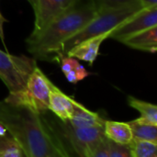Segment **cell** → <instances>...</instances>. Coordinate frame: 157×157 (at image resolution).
Segmentation results:
<instances>
[{
	"instance_id": "cell-1",
	"label": "cell",
	"mask_w": 157,
	"mask_h": 157,
	"mask_svg": "<svg viewBox=\"0 0 157 157\" xmlns=\"http://www.w3.org/2000/svg\"><path fill=\"white\" fill-rule=\"evenodd\" d=\"M0 122L25 157H55L53 131L40 114L3 101L0 102Z\"/></svg>"
},
{
	"instance_id": "cell-2",
	"label": "cell",
	"mask_w": 157,
	"mask_h": 157,
	"mask_svg": "<svg viewBox=\"0 0 157 157\" xmlns=\"http://www.w3.org/2000/svg\"><path fill=\"white\" fill-rule=\"evenodd\" d=\"M97 13L98 9L92 1L82 3L79 0L42 30L30 34L26 40L29 52L42 60H47L52 54L61 53L64 41L84 28Z\"/></svg>"
},
{
	"instance_id": "cell-3",
	"label": "cell",
	"mask_w": 157,
	"mask_h": 157,
	"mask_svg": "<svg viewBox=\"0 0 157 157\" xmlns=\"http://www.w3.org/2000/svg\"><path fill=\"white\" fill-rule=\"evenodd\" d=\"M144 9L139 0L132 5L119 8H105L98 10L97 15L77 33L69 38L62 47L61 53L66 54L78 43L97 36L109 34L125 20Z\"/></svg>"
},
{
	"instance_id": "cell-4",
	"label": "cell",
	"mask_w": 157,
	"mask_h": 157,
	"mask_svg": "<svg viewBox=\"0 0 157 157\" xmlns=\"http://www.w3.org/2000/svg\"><path fill=\"white\" fill-rule=\"evenodd\" d=\"M52 82L37 66L29 75L25 86L15 93H9L4 100L14 106L26 108L40 115L49 109V97Z\"/></svg>"
},
{
	"instance_id": "cell-5",
	"label": "cell",
	"mask_w": 157,
	"mask_h": 157,
	"mask_svg": "<svg viewBox=\"0 0 157 157\" xmlns=\"http://www.w3.org/2000/svg\"><path fill=\"white\" fill-rule=\"evenodd\" d=\"M36 67L37 62L33 58L17 56L0 50V79L9 93L21 90Z\"/></svg>"
},
{
	"instance_id": "cell-6",
	"label": "cell",
	"mask_w": 157,
	"mask_h": 157,
	"mask_svg": "<svg viewBox=\"0 0 157 157\" xmlns=\"http://www.w3.org/2000/svg\"><path fill=\"white\" fill-rule=\"evenodd\" d=\"M65 135L79 157H91L105 137L103 127L74 128L65 123Z\"/></svg>"
},
{
	"instance_id": "cell-7",
	"label": "cell",
	"mask_w": 157,
	"mask_h": 157,
	"mask_svg": "<svg viewBox=\"0 0 157 157\" xmlns=\"http://www.w3.org/2000/svg\"><path fill=\"white\" fill-rule=\"evenodd\" d=\"M157 26V6L144 8L115 28L109 38L122 41L143 30Z\"/></svg>"
},
{
	"instance_id": "cell-8",
	"label": "cell",
	"mask_w": 157,
	"mask_h": 157,
	"mask_svg": "<svg viewBox=\"0 0 157 157\" xmlns=\"http://www.w3.org/2000/svg\"><path fill=\"white\" fill-rule=\"evenodd\" d=\"M34 10L35 23L32 33L42 30L55 17L71 8L79 0H29Z\"/></svg>"
},
{
	"instance_id": "cell-9",
	"label": "cell",
	"mask_w": 157,
	"mask_h": 157,
	"mask_svg": "<svg viewBox=\"0 0 157 157\" xmlns=\"http://www.w3.org/2000/svg\"><path fill=\"white\" fill-rule=\"evenodd\" d=\"M77 101L65 95L56 86L52 84L49 97V109L64 123L70 120Z\"/></svg>"
},
{
	"instance_id": "cell-10",
	"label": "cell",
	"mask_w": 157,
	"mask_h": 157,
	"mask_svg": "<svg viewBox=\"0 0 157 157\" xmlns=\"http://www.w3.org/2000/svg\"><path fill=\"white\" fill-rule=\"evenodd\" d=\"M108 38L109 34H103L100 36L87 39L75 45L65 55L85 61L90 65H92L99 53V48L101 43Z\"/></svg>"
},
{
	"instance_id": "cell-11",
	"label": "cell",
	"mask_w": 157,
	"mask_h": 157,
	"mask_svg": "<svg viewBox=\"0 0 157 157\" xmlns=\"http://www.w3.org/2000/svg\"><path fill=\"white\" fill-rule=\"evenodd\" d=\"M121 42L130 48L155 53L157 51V26L134 34Z\"/></svg>"
},
{
	"instance_id": "cell-12",
	"label": "cell",
	"mask_w": 157,
	"mask_h": 157,
	"mask_svg": "<svg viewBox=\"0 0 157 157\" xmlns=\"http://www.w3.org/2000/svg\"><path fill=\"white\" fill-rule=\"evenodd\" d=\"M104 121H105L102 120L98 113L87 109L83 105L76 102L73 114L66 123L74 128H90L103 127Z\"/></svg>"
},
{
	"instance_id": "cell-13",
	"label": "cell",
	"mask_w": 157,
	"mask_h": 157,
	"mask_svg": "<svg viewBox=\"0 0 157 157\" xmlns=\"http://www.w3.org/2000/svg\"><path fill=\"white\" fill-rule=\"evenodd\" d=\"M103 131L105 137L113 143L130 145L133 141L132 129L128 122L105 121Z\"/></svg>"
},
{
	"instance_id": "cell-14",
	"label": "cell",
	"mask_w": 157,
	"mask_h": 157,
	"mask_svg": "<svg viewBox=\"0 0 157 157\" xmlns=\"http://www.w3.org/2000/svg\"><path fill=\"white\" fill-rule=\"evenodd\" d=\"M128 103L132 108L141 113V117L136 119L138 121L157 126V107L155 105L140 100L132 96L128 97Z\"/></svg>"
},
{
	"instance_id": "cell-15",
	"label": "cell",
	"mask_w": 157,
	"mask_h": 157,
	"mask_svg": "<svg viewBox=\"0 0 157 157\" xmlns=\"http://www.w3.org/2000/svg\"><path fill=\"white\" fill-rule=\"evenodd\" d=\"M132 129L134 141H143L157 144V126L143 123L137 120L128 122Z\"/></svg>"
},
{
	"instance_id": "cell-16",
	"label": "cell",
	"mask_w": 157,
	"mask_h": 157,
	"mask_svg": "<svg viewBox=\"0 0 157 157\" xmlns=\"http://www.w3.org/2000/svg\"><path fill=\"white\" fill-rule=\"evenodd\" d=\"M130 147L133 157H157V144L133 140Z\"/></svg>"
},
{
	"instance_id": "cell-17",
	"label": "cell",
	"mask_w": 157,
	"mask_h": 157,
	"mask_svg": "<svg viewBox=\"0 0 157 157\" xmlns=\"http://www.w3.org/2000/svg\"><path fill=\"white\" fill-rule=\"evenodd\" d=\"M0 157H24V154L11 136H6L0 139Z\"/></svg>"
},
{
	"instance_id": "cell-18",
	"label": "cell",
	"mask_w": 157,
	"mask_h": 157,
	"mask_svg": "<svg viewBox=\"0 0 157 157\" xmlns=\"http://www.w3.org/2000/svg\"><path fill=\"white\" fill-rule=\"evenodd\" d=\"M96 6L97 9H105V8H119L125 6L132 5L138 0H90Z\"/></svg>"
},
{
	"instance_id": "cell-19",
	"label": "cell",
	"mask_w": 157,
	"mask_h": 157,
	"mask_svg": "<svg viewBox=\"0 0 157 157\" xmlns=\"http://www.w3.org/2000/svg\"><path fill=\"white\" fill-rule=\"evenodd\" d=\"M109 156L133 157L130 145L119 144L109 140Z\"/></svg>"
},
{
	"instance_id": "cell-20",
	"label": "cell",
	"mask_w": 157,
	"mask_h": 157,
	"mask_svg": "<svg viewBox=\"0 0 157 157\" xmlns=\"http://www.w3.org/2000/svg\"><path fill=\"white\" fill-rule=\"evenodd\" d=\"M58 56L61 58V69L63 71V73L65 75L68 72L72 71L75 69V67L76 66V64L78 63V61L75 58L70 57V56H64V54L63 53H59Z\"/></svg>"
},
{
	"instance_id": "cell-21",
	"label": "cell",
	"mask_w": 157,
	"mask_h": 157,
	"mask_svg": "<svg viewBox=\"0 0 157 157\" xmlns=\"http://www.w3.org/2000/svg\"><path fill=\"white\" fill-rule=\"evenodd\" d=\"M91 157H109V140L104 137L95 149Z\"/></svg>"
},
{
	"instance_id": "cell-22",
	"label": "cell",
	"mask_w": 157,
	"mask_h": 157,
	"mask_svg": "<svg viewBox=\"0 0 157 157\" xmlns=\"http://www.w3.org/2000/svg\"><path fill=\"white\" fill-rule=\"evenodd\" d=\"M53 143H54V154L55 157H70L68 155L65 148L62 144L60 139L53 132Z\"/></svg>"
},
{
	"instance_id": "cell-23",
	"label": "cell",
	"mask_w": 157,
	"mask_h": 157,
	"mask_svg": "<svg viewBox=\"0 0 157 157\" xmlns=\"http://www.w3.org/2000/svg\"><path fill=\"white\" fill-rule=\"evenodd\" d=\"M74 70L75 71V74H76V76H77L78 81L84 80L86 77H87L90 75V73L81 63H79L76 64V66L75 67Z\"/></svg>"
},
{
	"instance_id": "cell-24",
	"label": "cell",
	"mask_w": 157,
	"mask_h": 157,
	"mask_svg": "<svg viewBox=\"0 0 157 157\" xmlns=\"http://www.w3.org/2000/svg\"><path fill=\"white\" fill-rule=\"evenodd\" d=\"M64 75H65L67 81H68L69 83H71V84H76V83L79 82L78 79H77V76H76V74H75V70H72V71L68 72V73L65 74Z\"/></svg>"
},
{
	"instance_id": "cell-25",
	"label": "cell",
	"mask_w": 157,
	"mask_h": 157,
	"mask_svg": "<svg viewBox=\"0 0 157 157\" xmlns=\"http://www.w3.org/2000/svg\"><path fill=\"white\" fill-rule=\"evenodd\" d=\"M144 8H151L157 6V0H139Z\"/></svg>"
},
{
	"instance_id": "cell-26",
	"label": "cell",
	"mask_w": 157,
	"mask_h": 157,
	"mask_svg": "<svg viewBox=\"0 0 157 157\" xmlns=\"http://www.w3.org/2000/svg\"><path fill=\"white\" fill-rule=\"evenodd\" d=\"M5 22H6V19L0 13V39H1L4 46L6 47V44H5V34H4V23Z\"/></svg>"
},
{
	"instance_id": "cell-27",
	"label": "cell",
	"mask_w": 157,
	"mask_h": 157,
	"mask_svg": "<svg viewBox=\"0 0 157 157\" xmlns=\"http://www.w3.org/2000/svg\"><path fill=\"white\" fill-rule=\"evenodd\" d=\"M6 133H7V131H6L5 125L0 122V139L6 137Z\"/></svg>"
}]
</instances>
